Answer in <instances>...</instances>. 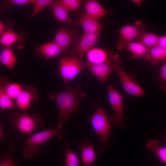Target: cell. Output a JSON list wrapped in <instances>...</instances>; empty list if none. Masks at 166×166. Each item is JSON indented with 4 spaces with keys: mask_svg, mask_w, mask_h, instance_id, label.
Segmentation results:
<instances>
[{
    "mask_svg": "<svg viewBox=\"0 0 166 166\" xmlns=\"http://www.w3.org/2000/svg\"><path fill=\"white\" fill-rule=\"evenodd\" d=\"M147 150L155 153L164 164L166 163V148L161 146L160 142L156 139L149 140L146 145Z\"/></svg>",
    "mask_w": 166,
    "mask_h": 166,
    "instance_id": "cell-24",
    "label": "cell"
},
{
    "mask_svg": "<svg viewBox=\"0 0 166 166\" xmlns=\"http://www.w3.org/2000/svg\"><path fill=\"white\" fill-rule=\"evenodd\" d=\"M84 33H100L103 26L98 20L85 13L78 20Z\"/></svg>",
    "mask_w": 166,
    "mask_h": 166,
    "instance_id": "cell-16",
    "label": "cell"
},
{
    "mask_svg": "<svg viewBox=\"0 0 166 166\" xmlns=\"http://www.w3.org/2000/svg\"><path fill=\"white\" fill-rule=\"evenodd\" d=\"M157 45L166 48V35L159 36Z\"/></svg>",
    "mask_w": 166,
    "mask_h": 166,
    "instance_id": "cell-33",
    "label": "cell"
},
{
    "mask_svg": "<svg viewBox=\"0 0 166 166\" xmlns=\"http://www.w3.org/2000/svg\"><path fill=\"white\" fill-rule=\"evenodd\" d=\"M108 92L110 103L115 113L111 115L110 120L115 125L123 128L125 120L123 98L111 84H108Z\"/></svg>",
    "mask_w": 166,
    "mask_h": 166,
    "instance_id": "cell-6",
    "label": "cell"
},
{
    "mask_svg": "<svg viewBox=\"0 0 166 166\" xmlns=\"http://www.w3.org/2000/svg\"><path fill=\"white\" fill-rule=\"evenodd\" d=\"M64 134L62 128L56 127L32 135L24 142L25 147L22 151L23 156L27 159L35 158L38 154V148L41 145L56 137L61 140L63 138Z\"/></svg>",
    "mask_w": 166,
    "mask_h": 166,
    "instance_id": "cell-2",
    "label": "cell"
},
{
    "mask_svg": "<svg viewBox=\"0 0 166 166\" xmlns=\"http://www.w3.org/2000/svg\"><path fill=\"white\" fill-rule=\"evenodd\" d=\"M60 1L69 12L78 10L82 3V1L80 0H61Z\"/></svg>",
    "mask_w": 166,
    "mask_h": 166,
    "instance_id": "cell-30",
    "label": "cell"
},
{
    "mask_svg": "<svg viewBox=\"0 0 166 166\" xmlns=\"http://www.w3.org/2000/svg\"><path fill=\"white\" fill-rule=\"evenodd\" d=\"M115 71L117 72L123 89L126 93L136 97H141L144 94L143 89L131 77L123 67L117 65Z\"/></svg>",
    "mask_w": 166,
    "mask_h": 166,
    "instance_id": "cell-8",
    "label": "cell"
},
{
    "mask_svg": "<svg viewBox=\"0 0 166 166\" xmlns=\"http://www.w3.org/2000/svg\"><path fill=\"white\" fill-rule=\"evenodd\" d=\"M159 37L155 34L145 32L137 40L147 48H150L157 45Z\"/></svg>",
    "mask_w": 166,
    "mask_h": 166,
    "instance_id": "cell-26",
    "label": "cell"
},
{
    "mask_svg": "<svg viewBox=\"0 0 166 166\" xmlns=\"http://www.w3.org/2000/svg\"><path fill=\"white\" fill-rule=\"evenodd\" d=\"M136 25H127L120 29L118 31L121 39L128 41H131L137 38L145 30V26L142 24L140 21H137Z\"/></svg>",
    "mask_w": 166,
    "mask_h": 166,
    "instance_id": "cell-14",
    "label": "cell"
},
{
    "mask_svg": "<svg viewBox=\"0 0 166 166\" xmlns=\"http://www.w3.org/2000/svg\"><path fill=\"white\" fill-rule=\"evenodd\" d=\"M50 7L53 16L59 22L71 23L72 18L69 16V11L60 0H55Z\"/></svg>",
    "mask_w": 166,
    "mask_h": 166,
    "instance_id": "cell-22",
    "label": "cell"
},
{
    "mask_svg": "<svg viewBox=\"0 0 166 166\" xmlns=\"http://www.w3.org/2000/svg\"><path fill=\"white\" fill-rule=\"evenodd\" d=\"M64 51L53 40L39 46L36 49L37 54L47 60L57 56Z\"/></svg>",
    "mask_w": 166,
    "mask_h": 166,
    "instance_id": "cell-17",
    "label": "cell"
},
{
    "mask_svg": "<svg viewBox=\"0 0 166 166\" xmlns=\"http://www.w3.org/2000/svg\"><path fill=\"white\" fill-rule=\"evenodd\" d=\"M23 33L9 28L0 36V44L2 47L11 46L12 45L23 41Z\"/></svg>",
    "mask_w": 166,
    "mask_h": 166,
    "instance_id": "cell-21",
    "label": "cell"
},
{
    "mask_svg": "<svg viewBox=\"0 0 166 166\" xmlns=\"http://www.w3.org/2000/svg\"><path fill=\"white\" fill-rule=\"evenodd\" d=\"M10 82L8 78L0 76V109L2 110L14 109L17 107L15 103L7 92V86Z\"/></svg>",
    "mask_w": 166,
    "mask_h": 166,
    "instance_id": "cell-15",
    "label": "cell"
},
{
    "mask_svg": "<svg viewBox=\"0 0 166 166\" xmlns=\"http://www.w3.org/2000/svg\"><path fill=\"white\" fill-rule=\"evenodd\" d=\"M120 62L118 60H110L98 64L87 63L86 65V67L98 80L104 83L109 75L113 71H115L116 66Z\"/></svg>",
    "mask_w": 166,
    "mask_h": 166,
    "instance_id": "cell-9",
    "label": "cell"
},
{
    "mask_svg": "<svg viewBox=\"0 0 166 166\" xmlns=\"http://www.w3.org/2000/svg\"><path fill=\"white\" fill-rule=\"evenodd\" d=\"M117 46L119 50L124 48L129 51L132 55V59L144 57L148 49L139 42L128 41L121 38L117 41Z\"/></svg>",
    "mask_w": 166,
    "mask_h": 166,
    "instance_id": "cell-11",
    "label": "cell"
},
{
    "mask_svg": "<svg viewBox=\"0 0 166 166\" xmlns=\"http://www.w3.org/2000/svg\"><path fill=\"white\" fill-rule=\"evenodd\" d=\"M81 88L80 85H77L73 88H68L63 91L48 94L51 99L55 101L57 107L59 120L57 128H62L68 121L70 115L80 111Z\"/></svg>",
    "mask_w": 166,
    "mask_h": 166,
    "instance_id": "cell-1",
    "label": "cell"
},
{
    "mask_svg": "<svg viewBox=\"0 0 166 166\" xmlns=\"http://www.w3.org/2000/svg\"><path fill=\"white\" fill-rule=\"evenodd\" d=\"M73 33L68 29L61 27L57 32L53 41L65 51L75 42L76 35Z\"/></svg>",
    "mask_w": 166,
    "mask_h": 166,
    "instance_id": "cell-13",
    "label": "cell"
},
{
    "mask_svg": "<svg viewBox=\"0 0 166 166\" xmlns=\"http://www.w3.org/2000/svg\"><path fill=\"white\" fill-rule=\"evenodd\" d=\"M100 38V33H84L70 51V56L81 58L86 56L97 43Z\"/></svg>",
    "mask_w": 166,
    "mask_h": 166,
    "instance_id": "cell-7",
    "label": "cell"
},
{
    "mask_svg": "<svg viewBox=\"0 0 166 166\" xmlns=\"http://www.w3.org/2000/svg\"><path fill=\"white\" fill-rule=\"evenodd\" d=\"M23 89L21 85L17 83L10 82L7 85L6 90L9 96L13 100H15Z\"/></svg>",
    "mask_w": 166,
    "mask_h": 166,
    "instance_id": "cell-28",
    "label": "cell"
},
{
    "mask_svg": "<svg viewBox=\"0 0 166 166\" xmlns=\"http://www.w3.org/2000/svg\"><path fill=\"white\" fill-rule=\"evenodd\" d=\"M88 63L98 64L106 62L110 60H121L118 55H109L104 49L99 48H93L87 53Z\"/></svg>",
    "mask_w": 166,
    "mask_h": 166,
    "instance_id": "cell-12",
    "label": "cell"
},
{
    "mask_svg": "<svg viewBox=\"0 0 166 166\" xmlns=\"http://www.w3.org/2000/svg\"><path fill=\"white\" fill-rule=\"evenodd\" d=\"M17 61L11 46L2 47L0 51V64L10 69H12Z\"/></svg>",
    "mask_w": 166,
    "mask_h": 166,
    "instance_id": "cell-23",
    "label": "cell"
},
{
    "mask_svg": "<svg viewBox=\"0 0 166 166\" xmlns=\"http://www.w3.org/2000/svg\"><path fill=\"white\" fill-rule=\"evenodd\" d=\"M166 57V48L156 45L148 48L144 57L145 61L150 62L151 65H155L164 61Z\"/></svg>",
    "mask_w": 166,
    "mask_h": 166,
    "instance_id": "cell-20",
    "label": "cell"
},
{
    "mask_svg": "<svg viewBox=\"0 0 166 166\" xmlns=\"http://www.w3.org/2000/svg\"><path fill=\"white\" fill-rule=\"evenodd\" d=\"M132 1L133 2H137V4H140L141 3V2H142L140 0H133Z\"/></svg>",
    "mask_w": 166,
    "mask_h": 166,
    "instance_id": "cell-37",
    "label": "cell"
},
{
    "mask_svg": "<svg viewBox=\"0 0 166 166\" xmlns=\"http://www.w3.org/2000/svg\"><path fill=\"white\" fill-rule=\"evenodd\" d=\"M158 76L161 83V88L162 90H165L166 88V62L165 60L160 68Z\"/></svg>",
    "mask_w": 166,
    "mask_h": 166,
    "instance_id": "cell-31",
    "label": "cell"
},
{
    "mask_svg": "<svg viewBox=\"0 0 166 166\" xmlns=\"http://www.w3.org/2000/svg\"><path fill=\"white\" fill-rule=\"evenodd\" d=\"M38 99V93L36 88L31 85H26L15 100L17 107L25 111L32 103Z\"/></svg>",
    "mask_w": 166,
    "mask_h": 166,
    "instance_id": "cell-10",
    "label": "cell"
},
{
    "mask_svg": "<svg viewBox=\"0 0 166 166\" xmlns=\"http://www.w3.org/2000/svg\"><path fill=\"white\" fill-rule=\"evenodd\" d=\"M5 137L2 126L0 123V141L4 140Z\"/></svg>",
    "mask_w": 166,
    "mask_h": 166,
    "instance_id": "cell-36",
    "label": "cell"
},
{
    "mask_svg": "<svg viewBox=\"0 0 166 166\" xmlns=\"http://www.w3.org/2000/svg\"><path fill=\"white\" fill-rule=\"evenodd\" d=\"M54 0H33L32 4L33 9L29 18L30 19L44 8L50 6L55 1Z\"/></svg>",
    "mask_w": 166,
    "mask_h": 166,
    "instance_id": "cell-27",
    "label": "cell"
},
{
    "mask_svg": "<svg viewBox=\"0 0 166 166\" xmlns=\"http://www.w3.org/2000/svg\"><path fill=\"white\" fill-rule=\"evenodd\" d=\"M10 6L5 2L2 3H0V10H6L9 9Z\"/></svg>",
    "mask_w": 166,
    "mask_h": 166,
    "instance_id": "cell-35",
    "label": "cell"
},
{
    "mask_svg": "<svg viewBox=\"0 0 166 166\" xmlns=\"http://www.w3.org/2000/svg\"><path fill=\"white\" fill-rule=\"evenodd\" d=\"M14 150V146L10 152H8L0 158V166H17V160L12 157Z\"/></svg>",
    "mask_w": 166,
    "mask_h": 166,
    "instance_id": "cell-29",
    "label": "cell"
},
{
    "mask_svg": "<svg viewBox=\"0 0 166 166\" xmlns=\"http://www.w3.org/2000/svg\"><path fill=\"white\" fill-rule=\"evenodd\" d=\"M63 146L65 158V164L62 166H80L78 157L70 149L67 141L64 142Z\"/></svg>",
    "mask_w": 166,
    "mask_h": 166,
    "instance_id": "cell-25",
    "label": "cell"
},
{
    "mask_svg": "<svg viewBox=\"0 0 166 166\" xmlns=\"http://www.w3.org/2000/svg\"><path fill=\"white\" fill-rule=\"evenodd\" d=\"M10 28L8 26L3 24L0 20V36L6 30Z\"/></svg>",
    "mask_w": 166,
    "mask_h": 166,
    "instance_id": "cell-34",
    "label": "cell"
},
{
    "mask_svg": "<svg viewBox=\"0 0 166 166\" xmlns=\"http://www.w3.org/2000/svg\"><path fill=\"white\" fill-rule=\"evenodd\" d=\"M78 150L81 153V161L84 164H90L96 160V155L94 147L89 140L83 141L78 145Z\"/></svg>",
    "mask_w": 166,
    "mask_h": 166,
    "instance_id": "cell-18",
    "label": "cell"
},
{
    "mask_svg": "<svg viewBox=\"0 0 166 166\" xmlns=\"http://www.w3.org/2000/svg\"><path fill=\"white\" fill-rule=\"evenodd\" d=\"M10 122L11 125L16 128L19 133L30 134L42 127L43 120L37 114L29 115L26 113L22 114L17 113L11 116Z\"/></svg>",
    "mask_w": 166,
    "mask_h": 166,
    "instance_id": "cell-3",
    "label": "cell"
},
{
    "mask_svg": "<svg viewBox=\"0 0 166 166\" xmlns=\"http://www.w3.org/2000/svg\"><path fill=\"white\" fill-rule=\"evenodd\" d=\"M33 0H7L4 2L9 6H22L32 4Z\"/></svg>",
    "mask_w": 166,
    "mask_h": 166,
    "instance_id": "cell-32",
    "label": "cell"
},
{
    "mask_svg": "<svg viewBox=\"0 0 166 166\" xmlns=\"http://www.w3.org/2000/svg\"><path fill=\"white\" fill-rule=\"evenodd\" d=\"M59 72L64 81L67 84L74 79L86 67L80 58L62 57L59 59Z\"/></svg>",
    "mask_w": 166,
    "mask_h": 166,
    "instance_id": "cell-5",
    "label": "cell"
},
{
    "mask_svg": "<svg viewBox=\"0 0 166 166\" xmlns=\"http://www.w3.org/2000/svg\"><path fill=\"white\" fill-rule=\"evenodd\" d=\"M90 121L102 146L108 143L109 138L113 126L110 123L106 112L102 108L97 109Z\"/></svg>",
    "mask_w": 166,
    "mask_h": 166,
    "instance_id": "cell-4",
    "label": "cell"
},
{
    "mask_svg": "<svg viewBox=\"0 0 166 166\" xmlns=\"http://www.w3.org/2000/svg\"><path fill=\"white\" fill-rule=\"evenodd\" d=\"M85 7V14L98 20L108 14V11L96 0L87 1Z\"/></svg>",
    "mask_w": 166,
    "mask_h": 166,
    "instance_id": "cell-19",
    "label": "cell"
}]
</instances>
